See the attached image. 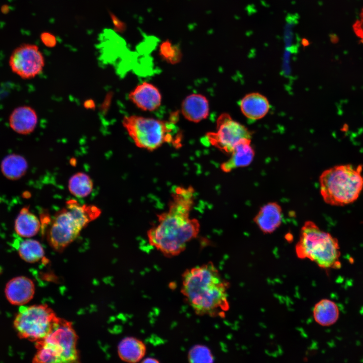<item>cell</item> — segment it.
Segmentation results:
<instances>
[{"label": "cell", "instance_id": "obj_1", "mask_svg": "<svg viewBox=\"0 0 363 363\" xmlns=\"http://www.w3.org/2000/svg\"><path fill=\"white\" fill-rule=\"evenodd\" d=\"M195 198L193 187H175L167 210L157 214V223L147 231L149 244L166 257L181 254L199 233L200 222L190 215Z\"/></svg>", "mask_w": 363, "mask_h": 363}, {"label": "cell", "instance_id": "obj_2", "mask_svg": "<svg viewBox=\"0 0 363 363\" xmlns=\"http://www.w3.org/2000/svg\"><path fill=\"white\" fill-rule=\"evenodd\" d=\"M181 291L198 315L223 317L229 310V283L212 262L186 270Z\"/></svg>", "mask_w": 363, "mask_h": 363}, {"label": "cell", "instance_id": "obj_3", "mask_svg": "<svg viewBox=\"0 0 363 363\" xmlns=\"http://www.w3.org/2000/svg\"><path fill=\"white\" fill-rule=\"evenodd\" d=\"M362 166L342 164L323 171L319 176L320 192L324 201L343 206L355 202L363 190Z\"/></svg>", "mask_w": 363, "mask_h": 363}, {"label": "cell", "instance_id": "obj_4", "mask_svg": "<svg viewBox=\"0 0 363 363\" xmlns=\"http://www.w3.org/2000/svg\"><path fill=\"white\" fill-rule=\"evenodd\" d=\"M295 250L298 258L308 259L322 269L341 267L338 239L312 221H306L301 227Z\"/></svg>", "mask_w": 363, "mask_h": 363}, {"label": "cell", "instance_id": "obj_5", "mask_svg": "<svg viewBox=\"0 0 363 363\" xmlns=\"http://www.w3.org/2000/svg\"><path fill=\"white\" fill-rule=\"evenodd\" d=\"M122 124L135 145L153 151L164 143L180 145L181 136L174 125L162 120L139 115L124 117Z\"/></svg>", "mask_w": 363, "mask_h": 363}, {"label": "cell", "instance_id": "obj_6", "mask_svg": "<svg viewBox=\"0 0 363 363\" xmlns=\"http://www.w3.org/2000/svg\"><path fill=\"white\" fill-rule=\"evenodd\" d=\"M89 223L78 206L66 204L57 212L47 224L46 239L51 247L63 252L78 236L81 230Z\"/></svg>", "mask_w": 363, "mask_h": 363}, {"label": "cell", "instance_id": "obj_7", "mask_svg": "<svg viewBox=\"0 0 363 363\" xmlns=\"http://www.w3.org/2000/svg\"><path fill=\"white\" fill-rule=\"evenodd\" d=\"M58 319L46 305H23L14 320V326L20 338L36 342L50 333Z\"/></svg>", "mask_w": 363, "mask_h": 363}, {"label": "cell", "instance_id": "obj_8", "mask_svg": "<svg viewBox=\"0 0 363 363\" xmlns=\"http://www.w3.org/2000/svg\"><path fill=\"white\" fill-rule=\"evenodd\" d=\"M77 341L72 323L59 318L50 333L36 341V345L45 348L53 362H76L79 360Z\"/></svg>", "mask_w": 363, "mask_h": 363}, {"label": "cell", "instance_id": "obj_9", "mask_svg": "<svg viewBox=\"0 0 363 363\" xmlns=\"http://www.w3.org/2000/svg\"><path fill=\"white\" fill-rule=\"evenodd\" d=\"M216 129L207 133L206 138L211 145L226 153L230 154L241 139L252 137V133L245 126L226 113L217 118Z\"/></svg>", "mask_w": 363, "mask_h": 363}, {"label": "cell", "instance_id": "obj_10", "mask_svg": "<svg viewBox=\"0 0 363 363\" xmlns=\"http://www.w3.org/2000/svg\"><path fill=\"white\" fill-rule=\"evenodd\" d=\"M9 63L13 73L22 79H30L41 73L45 60L38 46L24 43L13 51Z\"/></svg>", "mask_w": 363, "mask_h": 363}, {"label": "cell", "instance_id": "obj_11", "mask_svg": "<svg viewBox=\"0 0 363 363\" xmlns=\"http://www.w3.org/2000/svg\"><path fill=\"white\" fill-rule=\"evenodd\" d=\"M5 295L11 304L23 306L30 301L35 293V285L31 279L23 276L11 279L5 289Z\"/></svg>", "mask_w": 363, "mask_h": 363}, {"label": "cell", "instance_id": "obj_12", "mask_svg": "<svg viewBox=\"0 0 363 363\" xmlns=\"http://www.w3.org/2000/svg\"><path fill=\"white\" fill-rule=\"evenodd\" d=\"M129 98L139 108L145 111L157 109L161 102L159 90L153 84L146 82L137 86L129 95Z\"/></svg>", "mask_w": 363, "mask_h": 363}, {"label": "cell", "instance_id": "obj_13", "mask_svg": "<svg viewBox=\"0 0 363 363\" xmlns=\"http://www.w3.org/2000/svg\"><path fill=\"white\" fill-rule=\"evenodd\" d=\"M283 219L282 209L277 202H268L259 209L254 217V222L265 234H270L281 224Z\"/></svg>", "mask_w": 363, "mask_h": 363}, {"label": "cell", "instance_id": "obj_14", "mask_svg": "<svg viewBox=\"0 0 363 363\" xmlns=\"http://www.w3.org/2000/svg\"><path fill=\"white\" fill-rule=\"evenodd\" d=\"M9 120L10 127L15 132L26 135L35 130L38 123V116L33 108L24 105L14 109Z\"/></svg>", "mask_w": 363, "mask_h": 363}, {"label": "cell", "instance_id": "obj_15", "mask_svg": "<svg viewBox=\"0 0 363 363\" xmlns=\"http://www.w3.org/2000/svg\"><path fill=\"white\" fill-rule=\"evenodd\" d=\"M251 139L244 138L235 146L230 153V158L221 165L224 172L249 165L253 160L255 151L251 145Z\"/></svg>", "mask_w": 363, "mask_h": 363}, {"label": "cell", "instance_id": "obj_16", "mask_svg": "<svg viewBox=\"0 0 363 363\" xmlns=\"http://www.w3.org/2000/svg\"><path fill=\"white\" fill-rule=\"evenodd\" d=\"M182 113L188 120L198 123L205 119L209 113V102L200 94L188 96L182 104Z\"/></svg>", "mask_w": 363, "mask_h": 363}, {"label": "cell", "instance_id": "obj_17", "mask_svg": "<svg viewBox=\"0 0 363 363\" xmlns=\"http://www.w3.org/2000/svg\"><path fill=\"white\" fill-rule=\"evenodd\" d=\"M243 114L251 120H257L265 116L270 109L267 98L259 93H251L245 95L239 103Z\"/></svg>", "mask_w": 363, "mask_h": 363}, {"label": "cell", "instance_id": "obj_18", "mask_svg": "<svg viewBox=\"0 0 363 363\" xmlns=\"http://www.w3.org/2000/svg\"><path fill=\"white\" fill-rule=\"evenodd\" d=\"M146 347L141 340L134 337H127L123 339L117 346L119 358L128 362H137L144 356Z\"/></svg>", "mask_w": 363, "mask_h": 363}, {"label": "cell", "instance_id": "obj_19", "mask_svg": "<svg viewBox=\"0 0 363 363\" xmlns=\"http://www.w3.org/2000/svg\"><path fill=\"white\" fill-rule=\"evenodd\" d=\"M313 315L315 321L320 325L330 326L338 320L340 311L338 306L334 301L325 298L315 305Z\"/></svg>", "mask_w": 363, "mask_h": 363}, {"label": "cell", "instance_id": "obj_20", "mask_svg": "<svg viewBox=\"0 0 363 363\" xmlns=\"http://www.w3.org/2000/svg\"><path fill=\"white\" fill-rule=\"evenodd\" d=\"M28 207H23L20 210L15 222L16 233L23 237H31L36 235L41 227V222Z\"/></svg>", "mask_w": 363, "mask_h": 363}, {"label": "cell", "instance_id": "obj_21", "mask_svg": "<svg viewBox=\"0 0 363 363\" xmlns=\"http://www.w3.org/2000/svg\"><path fill=\"white\" fill-rule=\"evenodd\" d=\"M28 163L25 158L17 154H11L6 156L1 164V171L4 175L11 180H17L26 173Z\"/></svg>", "mask_w": 363, "mask_h": 363}, {"label": "cell", "instance_id": "obj_22", "mask_svg": "<svg viewBox=\"0 0 363 363\" xmlns=\"http://www.w3.org/2000/svg\"><path fill=\"white\" fill-rule=\"evenodd\" d=\"M17 248L20 257L28 263L37 262L44 255L42 245L35 239H25L19 245Z\"/></svg>", "mask_w": 363, "mask_h": 363}, {"label": "cell", "instance_id": "obj_23", "mask_svg": "<svg viewBox=\"0 0 363 363\" xmlns=\"http://www.w3.org/2000/svg\"><path fill=\"white\" fill-rule=\"evenodd\" d=\"M68 187L70 193L75 197L84 198L92 192L93 182L87 174L78 172L70 178Z\"/></svg>", "mask_w": 363, "mask_h": 363}, {"label": "cell", "instance_id": "obj_24", "mask_svg": "<svg viewBox=\"0 0 363 363\" xmlns=\"http://www.w3.org/2000/svg\"><path fill=\"white\" fill-rule=\"evenodd\" d=\"M188 359L191 362H212L214 357L210 349L203 345H196L192 347L188 354Z\"/></svg>", "mask_w": 363, "mask_h": 363}, {"label": "cell", "instance_id": "obj_25", "mask_svg": "<svg viewBox=\"0 0 363 363\" xmlns=\"http://www.w3.org/2000/svg\"><path fill=\"white\" fill-rule=\"evenodd\" d=\"M352 29L359 42L363 44V8L360 12L358 19L352 25Z\"/></svg>", "mask_w": 363, "mask_h": 363}, {"label": "cell", "instance_id": "obj_26", "mask_svg": "<svg viewBox=\"0 0 363 363\" xmlns=\"http://www.w3.org/2000/svg\"><path fill=\"white\" fill-rule=\"evenodd\" d=\"M40 38L44 45L48 47H53L57 43V39L55 36L49 32L42 33L41 34Z\"/></svg>", "mask_w": 363, "mask_h": 363}, {"label": "cell", "instance_id": "obj_27", "mask_svg": "<svg viewBox=\"0 0 363 363\" xmlns=\"http://www.w3.org/2000/svg\"><path fill=\"white\" fill-rule=\"evenodd\" d=\"M143 362H158L159 361L155 358L149 357V358H146L145 359H144Z\"/></svg>", "mask_w": 363, "mask_h": 363}, {"label": "cell", "instance_id": "obj_28", "mask_svg": "<svg viewBox=\"0 0 363 363\" xmlns=\"http://www.w3.org/2000/svg\"><path fill=\"white\" fill-rule=\"evenodd\" d=\"M302 40V44L304 46H308L309 44V42L308 40L304 39Z\"/></svg>", "mask_w": 363, "mask_h": 363}, {"label": "cell", "instance_id": "obj_29", "mask_svg": "<svg viewBox=\"0 0 363 363\" xmlns=\"http://www.w3.org/2000/svg\"><path fill=\"white\" fill-rule=\"evenodd\" d=\"M362 191H363V190H362Z\"/></svg>", "mask_w": 363, "mask_h": 363}]
</instances>
